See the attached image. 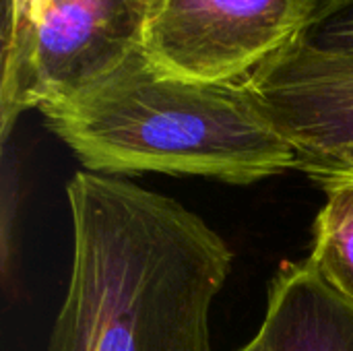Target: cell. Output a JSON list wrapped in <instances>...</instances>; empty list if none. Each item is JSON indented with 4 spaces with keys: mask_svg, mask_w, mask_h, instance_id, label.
I'll use <instances>...</instances> for the list:
<instances>
[{
    "mask_svg": "<svg viewBox=\"0 0 353 351\" xmlns=\"http://www.w3.org/2000/svg\"><path fill=\"white\" fill-rule=\"evenodd\" d=\"M72 263L48 351H213L234 254L196 213L128 180L77 172Z\"/></svg>",
    "mask_w": 353,
    "mask_h": 351,
    "instance_id": "obj_1",
    "label": "cell"
},
{
    "mask_svg": "<svg viewBox=\"0 0 353 351\" xmlns=\"http://www.w3.org/2000/svg\"><path fill=\"white\" fill-rule=\"evenodd\" d=\"M39 112L81 166L101 176L170 174L254 184L298 168L292 143L244 81L165 77L141 48Z\"/></svg>",
    "mask_w": 353,
    "mask_h": 351,
    "instance_id": "obj_2",
    "label": "cell"
},
{
    "mask_svg": "<svg viewBox=\"0 0 353 351\" xmlns=\"http://www.w3.org/2000/svg\"><path fill=\"white\" fill-rule=\"evenodd\" d=\"M300 25L302 0H151L139 48L165 77L242 83Z\"/></svg>",
    "mask_w": 353,
    "mask_h": 351,
    "instance_id": "obj_3",
    "label": "cell"
},
{
    "mask_svg": "<svg viewBox=\"0 0 353 351\" xmlns=\"http://www.w3.org/2000/svg\"><path fill=\"white\" fill-rule=\"evenodd\" d=\"M151 0H54L27 50L2 64L0 134L27 110L62 101L141 46Z\"/></svg>",
    "mask_w": 353,
    "mask_h": 351,
    "instance_id": "obj_4",
    "label": "cell"
},
{
    "mask_svg": "<svg viewBox=\"0 0 353 351\" xmlns=\"http://www.w3.org/2000/svg\"><path fill=\"white\" fill-rule=\"evenodd\" d=\"M244 83L292 143L298 170L312 176L353 151V52L292 39Z\"/></svg>",
    "mask_w": 353,
    "mask_h": 351,
    "instance_id": "obj_5",
    "label": "cell"
},
{
    "mask_svg": "<svg viewBox=\"0 0 353 351\" xmlns=\"http://www.w3.org/2000/svg\"><path fill=\"white\" fill-rule=\"evenodd\" d=\"M263 351H353V300L310 261L283 265L256 333Z\"/></svg>",
    "mask_w": 353,
    "mask_h": 351,
    "instance_id": "obj_6",
    "label": "cell"
},
{
    "mask_svg": "<svg viewBox=\"0 0 353 351\" xmlns=\"http://www.w3.org/2000/svg\"><path fill=\"white\" fill-rule=\"evenodd\" d=\"M316 184H321L327 199L314 219L308 259L353 300V178H325Z\"/></svg>",
    "mask_w": 353,
    "mask_h": 351,
    "instance_id": "obj_7",
    "label": "cell"
},
{
    "mask_svg": "<svg viewBox=\"0 0 353 351\" xmlns=\"http://www.w3.org/2000/svg\"><path fill=\"white\" fill-rule=\"evenodd\" d=\"M294 39L325 52H353V0H302Z\"/></svg>",
    "mask_w": 353,
    "mask_h": 351,
    "instance_id": "obj_8",
    "label": "cell"
},
{
    "mask_svg": "<svg viewBox=\"0 0 353 351\" xmlns=\"http://www.w3.org/2000/svg\"><path fill=\"white\" fill-rule=\"evenodd\" d=\"M54 0H8L2 64L14 62L31 43Z\"/></svg>",
    "mask_w": 353,
    "mask_h": 351,
    "instance_id": "obj_9",
    "label": "cell"
},
{
    "mask_svg": "<svg viewBox=\"0 0 353 351\" xmlns=\"http://www.w3.org/2000/svg\"><path fill=\"white\" fill-rule=\"evenodd\" d=\"M17 205H19V180H17V170L4 161V178H2V279L4 285L10 283V221L17 215Z\"/></svg>",
    "mask_w": 353,
    "mask_h": 351,
    "instance_id": "obj_10",
    "label": "cell"
},
{
    "mask_svg": "<svg viewBox=\"0 0 353 351\" xmlns=\"http://www.w3.org/2000/svg\"><path fill=\"white\" fill-rule=\"evenodd\" d=\"M337 176H352L353 178V151L345 153V155H341L339 159L331 161L329 166L321 168V170H319V172H314L310 178H312L314 182H319V180H325V178H337Z\"/></svg>",
    "mask_w": 353,
    "mask_h": 351,
    "instance_id": "obj_11",
    "label": "cell"
},
{
    "mask_svg": "<svg viewBox=\"0 0 353 351\" xmlns=\"http://www.w3.org/2000/svg\"><path fill=\"white\" fill-rule=\"evenodd\" d=\"M238 351H263V345H261V341H259V337H254L248 345H244L242 350Z\"/></svg>",
    "mask_w": 353,
    "mask_h": 351,
    "instance_id": "obj_12",
    "label": "cell"
}]
</instances>
